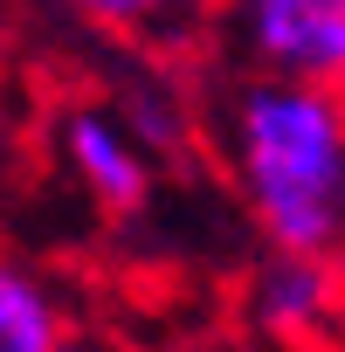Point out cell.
Returning <instances> with one entry per match:
<instances>
[{
    "mask_svg": "<svg viewBox=\"0 0 345 352\" xmlns=\"http://www.w3.org/2000/svg\"><path fill=\"white\" fill-rule=\"evenodd\" d=\"M214 138L263 249H345V104L331 83L235 69Z\"/></svg>",
    "mask_w": 345,
    "mask_h": 352,
    "instance_id": "cell-1",
    "label": "cell"
},
{
    "mask_svg": "<svg viewBox=\"0 0 345 352\" xmlns=\"http://www.w3.org/2000/svg\"><path fill=\"white\" fill-rule=\"evenodd\" d=\"M56 8L104 35V42H138V49H180L194 35H208L214 0H56Z\"/></svg>",
    "mask_w": 345,
    "mask_h": 352,
    "instance_id": "cell-5",
    "label": "cell"
},
{
    "mask_svg": "<svg viewBox=\"0 0 345 352\" xmlns=\"http://www.w3.org/2000/svg\"><path fill=\"white\" fill-rule=\"evenodd\" d=\"M56 152L63 173L76 180V194L104 214H145L152 187H159V159L138 145V131L111 111V104H76L56 124Z\"/></svg>",
    "mask_w": 345,
    "mask_h": 352,
    "instance_id": "cell-4",
    "label": "cell"
},
{
    "mask_svg": "<svg viewBox=\"0 0 345 352\" xmlns=\"http://www.w3.org/2000/svg\"><path fill=\"white\" fill-rule=\"evenodd\" d=\"M338 256H304V249H263L256 270L242 276V318L263 345L283 352H324L338 331Z\"/></svg>",
    "mask_w": 345,
    "mask_h": 352,
    "instance_id": "cell-3",
    "label": "cell"
},
{
    "mask_svg": "<svg viewBox=\"0 0 345 352\" xmlns=\"http://www.w3.org/2000/svg\"><path fill=\"white\" fill-rule=\"evenodd\" d=\"M63 352H118V345H111L104 331H76V324H69V338H63Z\"/></svg>",
    "mask_w": 345,
    "mask_h": 352,
    "instance_id": "cell-8",
    "label": "cell"
},
{
    "mask_svg": "<svg viewBox=\"0 0 345 352\" xmlns=\"http://www.w3.org/2000/svg\"><path fill=\"white\" fill-rule=\"evenodd\" d=\"M242 352H283V345H263V338H256V345H242Z\"/></svg>",
    "mask_w": 345,
    "mask_h": 352,
    "instance_id": "cell-9",
    "label": "cell"
},
{
    "mask_svg": "<svg viewBox=\"0 0 345 352\" xmlns=\"http://www.w3.org/2000/svg\"><path fill=\"white\" fill-rule=\"evenodd\" d=\"M118 118L138 131V145L159 159V152H180L187 138H194V118H187V104L172 97L166 83H145V90H131L124 104H118Z\"/></svg>",
    "mask_w": 345,
    "mask_h": 352,
    "instance_id": "cell-7",
    "label": "cell"
},
{
    "mask_svg": "<svg viewBox=\"0 0 345 352\" xmlns=\"http://www.w3.org/2000/svg\"><path fill=\"white\" fill-rule=\"evenodd\" d=\"M228 69L331 83L345 76V0H214Z\"/></svg>",
    "mask_w": 345,
    "mask_h": 352,
    "instance_id": "cell-2",
    "label": "cell"
},
{
    "mask_svg": "<svg viewBox=\"0 0 345 352\" xmlns=\"http://www.w3.org/2000/svg\"><path fill=\"white\" fill-rule=\"evenodd\" d=\"M69 304L49 283V270L0 249V352H63Z\"/></svg>",
    "mask_w": 345,
    "mask_h": 352,
    "instance_id": "cell-6",
    "label": "cell"
}]
</instances>
